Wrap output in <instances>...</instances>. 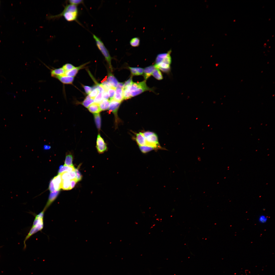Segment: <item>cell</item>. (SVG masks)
<instances>
[{
	"label": "cell",
	"instance_id": "cell-6",
	"mask_svg": "<svg viewBox=\"0 0 275 275\" xmlns=\"http://www.w3.org/2000/svg\"><path fill=\"white\" fill-rule=\"evenodd\" d=\"M108 110L110 112H112L115 116L116 125H117L120 122V120L117 115V112L121 103L113 99L110 100Z\"/></svg>",
	"mask_w": 275,
	"mask_h": 275
},
{
	"label": "cell",
	"instance_id": "cell-2",
	"mask_svg": "<svg viewBox=\"0 0 275 275\" xmlns=\"http://www.w3.org/2000/svg\"><path fill=\"white\" fill-rule=\"evenodd\" d=\"M45 211L43 210L37 214L34 215L35 218L32 225L24 241V249L26 247V242L32 236L38 231H41L43 228L44 218Z\"/></svg>",
	"mask_w": 275,
	"mask_h": 275
},
{
	"label": "cell",
	"instance_id": "cell-7",
	"mask_svg": "<svg viewBox=\"0 0 275 275\" xmlns=\"http://www.w3.org/2000/svg\"><path fill=\"white\" fill-rule=\"evenodd\" d=\"M96 147L98 152L100 154L104 153L107 149L106 144L100 134L97 136Z\"/></svg>",
	"mask_w": 275,
	"mask_h": 275
},
{
	"label": "cell",
	"instance_id": "cell-34",
	"mask_svg": "<svg viewBox=\"0 0 275 275\" xmlns=\"http://www.w3.org/2000/svg\"><path fill=\"white\" fill-rule=\"evenodd\" d=\"M99 92L98 89L97 88L92 89L91 92L89 94V96L91 99H94Z\"/></svg>",
	"mask_w": 275,
	"mask_h": 275
},
{
	"label": "cell",
	"instance_id": "cell-20",
	"mask_svg": "<svg viewBox=\"0 0 275 275\" xmlns=\"http://www.w3.org/2000/svg\"><path fill=\"white\" fill-rule=\"evenodd\" d=\"M59 169L58 171V174H60L64 172H69L75 170V168L74 166H69L64 165L60 166L59 167Z\"/></svg>",
	"mask_w": 275,
	"mask_h": 275
},
{
	"label": "cell",
	"instance_id": "cell-27",
	"mask_svg": "<svg viewBox=\"0 0 275 275\" xmlns=\"http://www.w3.org/2000/svg\"><path fill=\"white\" fill-rule=\"evenodd\" d=\"M140 39L138 37L133 38L130 41V45L133 47H138L140 45Z\"/></svg>",
	"mask_w": 275,
	"mask_h": 275
},
{
	"label": "cell",
	"instance_id": "cell-43",
	"mask_svg": "<svg viewBox=\"0 0 275 275\" xmlns=\"http://www.w3.org/2000/svg\"><path fill=\"white\" fill-rule=\"evenodd\" d=\"M51 148V146H50L48 145H44L43 147V149L44 150H48L50 149Z\"/></svg>",
	"mask_w": 275,
	"mask_h": 275
},
{
	"label": "cell",
	"instance_id": "cell-31",
	"mask_svg": "<svg viewBox=\"0 0 275 275\" xmlns=\"http://www.w3.org/2000/svg\"><path fill=\"white\" fill-rule=\"evenodd\" d=\"M116 89V88L113 87L109 89L108 90V92L110 98L109 100L113 99L115 94Z\"/></svg>",
	"mask_w": 275,
	"mask_h": 275
},
{
	"label": "cell",
	"instance_id": "cell-3",
	"mask_svg": "<svg viewBox=\"0 0 275 275\" xmlns=\"http://www.w3.org/2000/svg\"><path fill=\"white\" fill-rule=\"evenodd\" d=\"M127 88L129 91L131 98L146 91H149L154 92L153 88H150L147 86L146 80L141 82H133L130 85L123 88Z\"/></svg>",
	"mask_w": 275,
	"mask_h": 275
},
{
	"label": "cell",
	"instance_id": "cell-41",
	"mask_svg": "<svg viewBox=\"0 0 275 275\" xmlns=\"http://www.w3.org/2000/svg\"><path fill=\"white\" fill-rule=\"evenodd\" d=\"M109 96L107 91L105 90L103 93V100H108Z\"/></svg>",
	"mask_w": 275,
	"mask_h": 275
},
{
	"label": "cell",
	"instance_id": "cell-4",
	"mask_svg": "<svg viewBox=\"0 0 275 275\" xmlns=\"http://www.w3.org/2000/svg\"><path fill=\"white\" fill-rule=\"evenodd\" d=\"M142 133L145 139V146L153 147L155 150L164 149L160 146L157 136L155 133L147 131L143 132Z\"/></svg>",
	"mask_w": 275,
	"mask_h": 275
},
{
	"label": "cell",
	"instance_id": "cell-29",
	"mask_svg": "<svg viewBox=\"0 0 275 275\" xmlns=\"http://www.w3.org/2000/svg\"><path fill=\"white\" fill-rule=\"evenodd\" d=\"M103 93L102 92H99L94 99L95 103L99 104L103 100Z\"/></svg>",
	"mask_w": 275,
	"mask_h": 275
},
{
	"label": "cell",
	"instance_id": "cell-28",
	"mask_svg": "<svg viewBox=\"0 0 275 275\" xmlns=\"http://www.w3.org/2000/svg\"><path fill=\"white\" fill-rule=\"evenodd\" d=\"M139 147L141 152L144 154L148 153L153 150H155L153 147L146 146H139Z\"/></svg>",
	"mask_w": 275,
	"mask_h": 275
},
{
	"label": "cell",
	"instance_id": "cell-22",
	"mask_svg": "<svg viewBox=\"0 0 275 275\" xmlns=\"http://www.w3.org/2000/svg\"><path fill=\"white\" fill-rule=\"evenodd\" d=\"M168 51L167 53H163L158 54L156 57L155 61V65H156L162 62L164 59L167 56Z\"/></svg>",
	"mask_w": 275,
	"mask_h": 275
},
{
	"label": "cell",
	"instance_id": "cell-21",
	"mask_svg": "<svg viewBox=\"0 0 275 275\" xmlns=\"http://www.w3.org/2000/svg\"><path fill=\"white\" fill-rule=\"evenodd\" d=\"M110 101L108 100L103 99L99 104V106L101 110L105 111L108 109Z\"/></svg>",
	"mask_w": 275,
	"mask_h": 275
},
{
	"label": "cell",
	"instance_id": "cell-19",
	"mask_svg": "<svg viewBox=\"0 0 275 275\" xmlns=\"http://www.w3.org/2000/svg\"><path fill=\"white\" fill-rule=\"evenodd\" d=\"M109 82L112 87L116 88L118 81L115 77L111 73H109L106 81Z\"/></svg>",
	"mask_w": 275,
	"mask_h": 275
},
{
	"label": "cell",
	"instance_id": "cell-35",
	"mask_svg": "<svg viewBox=\"0 0 275 275\" xmlns=\"http://www.w3.org/2000/svg\"><path fill=\"white\" fill-rule=\"evenodd\" d=\"M67 3L69 4L77 5L83 3L84 1L82 0H70L67 1Z\"/></svg>",
	"mask_w": 275,
	"mask_h": 275
},
{
	"label": "cell",
	"instance_id": "cell-13",
	"mask_svg": "<svg viewBox=\"0 0 275 275\" xmlns=\"http://www.w3.org/2000/svg\"><path fill=\"white\" fill-rule=\"evenodd\" d=\"M156 68L155 65H151L144 68L143 71V76L145 80L147 79L152 74Z\"/></svg>",
	"mask_w": 275,
	"mask_h": 275
},
{
	"label": "cell",
	"instance_id": "cell-11",
	"mask_svg": "<svg viewBox=\"0 0 275 275\" xmlns=\"http://www.w3.org/2000/svg\"><path fill=\"white\" fill-rule=\"evenodd\" d=\"M88 63V62L78 66L75 67L71 70L65 72L64 75L74 77L77 74L79 70L84 68Z\"/></svg>",
	"mask_w": 275,
	"mask_h": 275
},
{
	"label": "cell",
	"instance_id": "cell-23",
	"mask_svg": "<svg viewBox=\"0 0 275 275\" xmlns=\"http://www.w3.org/2000/svg\"><path fill=\"white\" fill-rule=\"evenodd\" d=\"M94 117L96 127L99 130H100L101 127V117L99 113L94 114Z\"/></svg>",
	"mask_w": 275,
	"mask_h": 275
},
{
	"label": "cell",
	"instance_id": "cell-45",
	"mask_svg": "<svg viewBox=\"0 0 275 275\" xmlns=\"http://www.w3.org/2000/svg\"><path fill=\"white\" fill-rule=\"evenodd\" d=\"M7 94L8 95H12L14 98V99L15 98H16V94H15L14 93L8 92L7 93Z\"/></svg>",
	"mask_w": 275,
	"mask_h": 275
},
{
	"label": "cell",
	"instance_id": "cell-33",
	"mask_svg": "<svg viewBox=\"0 0 275 275\" xmlns=\"http://www.w3.org/2000/svg\"><path fill=\"white\" fill-rule=\"evenodd\" d=\"M80 165H79L77 168H75V171L76 174V179L77 182L80 181L82 178V176L79 170Z\"/></svg>",
	"mask_w": 275,
	"mask_h": 275
},
{
	"label": "cell",
	"instance_id": "cell-39",
	"mask_svg": "<svg viewBox=\"0 0 275 275\" xmlns=\"http://www.w3.org/2000/svg\"><path fill=\"white\" fill-rule=\"evenodd\" d=\"M86 93L89 94L92 90V88L88 86L83 85Z\"/></svg>",
	"mask_w": 275,
	"mask_h": 275
},
{
	"label": "cell",
	"instance_id": "cell-1",
	"mask_svg": "<svg viewBox=\"0 0 275 275\" xmlns=\"http://www.w3.org/2000/svg\"><path fill=\"white\" fill-rule=\"evenodd\" d=\"M63 6L64 9L61 13L55 15H47V19L49 20H54L63 17L68 22L77 21L79 13L77 6L66 3Z\"/></svg>",
	"mask_w": 275,
	"mask_h": 275
},
{
	"label": "cell",
	"instance_id": "cell-42",
	"mask_svg": "<svg viewBox=\"0 0 275 275\" xmlns=\"http://www.w3.org/2000/svg\"><path fill=\"white\" fill-rule=\"evenodd\" d=\"M49 188V190L51 192L55 190L54 185L52 182V180L51 181L50 183Z\"/></svg>",
	"mask_w": 275,
	"mask_h": 275
},
{
	"label": "cell",
	"instance_id": "cell-8",
	"mask_svg": "<svg viewBox=\"0 0 275 275\" xmlns=\"http://www.w3.org/2000/svg\"><path fill=\"white\" fill-rule=\"evenodd\" d=\"M59 191L55 190L51 192L47 202L43 210L45 212L56 199L59 194Z\"/></svg>",
	"mask_w": 275,
	"mask_h": 275
},
{
	"label": "cell",
	"instance_id": "cell-10",
	"mask_svg": "<svg viewBox=\"0 0 275 275\" xmlns=\"http://www.w3.org/2000/svg\"><path fill=\"white\" fill-rule=\"evenodd\" d=\"M50 71L51 76L53 77L64 75L65 71L61 67L57 68L51 69L49 68Z\"/></svg>",
	"mask_w": 275,
	"mask_h": 275
},
{
	"label": "cell",
	"instance_id": "cell-30",
	"mask_svg": "<svg viewBox=\"0 0 275 275\" xmlns=\"http://www.w3.org/2000/svg\"><path fill=\"white\" fill-rule=\"evenodd\" d=\"M75 67L73 65L69 63L65 64L62 67L65 72L70 71Z\"/></svg>",
	"mask_w": 275,
	"mask_h": 275
},
{
	"label": "cell",
	"instance_id": "cell-15",
	"mask_svg": "<svg viewBox=\"0 0 275 275\" xmlns=\"http://www.w3.org/2000/svg\"><path fill=\"white\" fill-rule=\"evenodd\" d=\"M113 99L120 103L124 100L122 89L116 88L115 94Z\"/></svg>",
	"mask_w": 275,
	"mask_h": 275
},
{
	"label": "cell",
	"instance_id": "cell-9",
	"mask_svg": "<svg viewBox=\"0 0 275 275\" xmlns=\"http://www.w3.org/2000/svg\"><path fill=\"white\" fill-rule=\"evenodd\" d=\"M63 85L72 84L74 81V77L65 75L57 76L54 78Z\"/></svg>",
	"mask_w": 275,
	"mask_h": 275
},
{
	"label": "cell",
	"instance_id": "cell-40",
	"mask_svg": "<svg viewBox=\"0 0 275 275\" xmlns=\"http://www.w3.org/2000/svg\"><path fill=\"white\" fill-rule=\"evenodd\" d=\"M77 182L76 179L70 180V190L72 189L74 187Z\"/></svg>",
	"mask_w": 275,
	"mask_h": 275
},
{
	"label": "cell",
	"instance_id": "cell-44",
	"mask_svg": "<svg viewBox=\"0 0 275 275\" xmlns=\"http://www.w3.org/2000/svg\"><path fill=\"white\" fill-rule=\"evenodd\" d=\"M123 83L118 82L116 88H122L123 85Z\"/></svg>",
	"mask_w": 275,
	"mask_h": 275
},
{
	"label": "cell",
	"instance_id": "cell-25",
	"mask_svg": "<svg viewBox=\"0 0 275 275\" xmlns=\"http://www.w3.org/2000/svg\"><path fill=\"white\" fill-rule=\"evenodd\" d=\"M94 102V99L91 98L89 95H88L81 103V104L85 107L88 108L90 105Z\"/></svg>",
	"mask_w": 275,
	"mask_h": 275
},
{
	"label": "cell",
	"instance_id": "cell-12",
	"mask_svg": "<svg viewBox=\"0 0 275 275\" xmlns=\"http://www.w3.org/2000/svg\"><path fill=\"white\" fill-rule=\"evenodd\" d=\"M62 180L60 174H58L52 179L54 188L56 190L59 191L61 188Z\"/></svg>",
	"mask_w": 275,
	"mask_h": 275
},
{
	"label": "cell",
	"instance_id": "cell-24",
	"mask_svg": "<svg viewBox=\"0 0 275 275\" xmlns=\"http://www.w3.org/2000/svg\"><path fill=\"white\" fill-rule=\"evenodd\" d=\"M70 180L66 179L62 180L61 188L64 190H70Z\"/></svg>",
	"mask_w": 275,
	"mask_h": 275
},
{
	"label": "cell",
	"instance_id": "cell-32",
	"mask_svg": "<svg viewBox=\"0 0 275 275\" xmlns=\"http://www.w3.org/2000/svg\"><path fill=\"white\" fill-rule=\"evenodd\" d=\"M259 222L260 223L264 224L266 223L268 220V218L265 215L262 214L260 215L258 218Z\"/></svg>",
	"mask_w": 275,
	"mask_h": 275
},
{
	"label": "cell",
	"instance_id": "cell-16",
	"mask_svg": "<svg viewBox=\"0 0 275 275\" xmlns=\"http://www.w3.org/2000/svg\"><path fill=\"white\" fill-rule=\"evenodd\" d=\"M73 156L72 152H68L66 153L64 164V165L69 166H74L73 164Z\"/></svg>",
	"mask_w": 275,
	"mask_h": 275
},
{
	"label": "cell",
	"instance_id": "cell-14",
	"mask_svg": "<svg viewBox=\"0 0 275 275\" xmlns=\"http://www.w3.org/2000/svg\"><path fill=\"white\" fill-rule=\"evenodd\" d=\"M135 135V140L139 146H145V139L142 132L136 133Z\"/></svg>",
	"mask_w": 275,
	"mask_h": 275
},
{
	"label": "cell",
	"instance_id": "cell-26",
	"mask_svg": "<svg viewBox=\"0 0 275 275\" xmlns=\"http://www.w3.org/2000/svg\"><path fill=\"white\" fill-rule=\"evenodd\" d=\"M152 75L156 79L161 80L163 77L161 72L158 68H156L153 71Z\"/></svg>",
	"mask_w": 275,
	"mask_h": 275
},
{
	"label": "cell",
	"instance_id": "cell-37",
	"mask_svg": "<svg viewBox=\"0 0 275 275\" xmlns=\"http://www.w3.org/2000/svg\"><path fill=\"white\" fill-rule=\"evenodd\" d=\"M60 174L62 180L69 179L71 180V177L69 172H64Z\"/></svg>",
	"mask_w": 275,
	"mask_h": 275
},
{
	"label": "cell",
	"instance_id": "cell-38",
	"mask_svg": "<svg viewBox=\"0 0 275 275\" xmlns=\"http://www.w3.org/2000/svg\"><path fill=\"white\" fill-rule=\"evenodd\" d=\"M132 76H131L123 84V85L122 88H125L127 86L131 85L132 83L133 82L132 81Z\"/></svg>",
	"mask_w": 275,
	"mask_h": 275
},
{
	"label": "cell",
	"instance_id": "cell-17",
	"mask_svg": "<svg viewBox=\"0 0 275 275\" xmlns=\"http://www.w3.org/2000/svg\"><path fill=\"white\" fill-rule=\"evenodd\" d=\"M132 76H138L143 74L144 69L140 67H129Z\"/></svg>",
	"mask_w": 275,
	"mask_h": 275
},
{
	"label": "cell",
	"instance_id": "cell-36",
	"mask_svg": "<svg viewBox=\"0 0 275 275\" xmlns=\"http://www.w3.org/2000/svg\"><path fill=\"white\" fill-rule=\"evenodd\" d=\"M105 90L108 91V90L113 87L112 86L106 81H104L100 84Z\"/></svg>",
	"mask_w": 275,
	"mask_h": 275
},
{
	"label": "cell",
	"instance_id": "cell-18",
	"mask_svg": "<svg viewBox=\"0 0 275 275\" xmlns=\"http://www.w3.org/2000/svg\"><path fill=\"white\" fill-rule=\"evenodd\" d=\"M88 109L90 112L94 114L99 113L101 111L99 104L95 103L90 105Z\"/></svg>",
	"mask_w": 275,
	"mask_h": 275
},
{
	"label": "cell",
	"instance_id": "cell-5",
	"mask_svg": "<svg viewBox=\"0 0 275 275\" xmlns=\"http://www.w3.org/2000/svg\"><path fill=\"white\" fill-rule=\"evenodd\" d=\"M93 37L95 41L97 47L104 57L108 63L111 70H112V68L111 64L112 58L109 51L99 38L94 34L93 35Z\"/></svg>",
	"mask_w": 275,
	"mask_h": 275
}]
</instances>
